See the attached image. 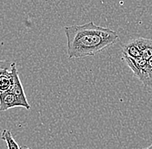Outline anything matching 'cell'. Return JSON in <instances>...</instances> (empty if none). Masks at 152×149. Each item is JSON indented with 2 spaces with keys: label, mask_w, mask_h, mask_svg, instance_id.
<instances>
[{
  "label": "cell",
  "mask_w": 152,
  "mask_h": 149,
  "mask_svg": "<svg viewBox=\"0 0 152 149\" xmlns=\"http://www.w3.org/2000/svg\"><path fill=\"white\" fill-rule=\"evenodd\" d=\"M122 54L130 56L132 58H140L141 57V51L139 47H137L135 39H132L129 41H127L122 48Z\"/></svg>",
  "instance_id": "8"
},
{
  "label": "cell",
  "mask_w": 152,
  "mask_h": 149,
  "mask_svg": "<svg viewBox=\"0 0 152 149\" xmlns=\"http://www.w3.org/2000/svg\"><path fill=\"white\" fill-rule=\"evenodd\" d=\"M64 32L69 59L94 56L116 44L119 39L116 31L98 26L92 21L81 25L66 26Z\"/></svg>",
  "instance_id": "1"
},
{
  "label": "cell",
  "mask_w": 152,
  "mask_h": 149,
  "mask_svg": "<svg viewBox=\"0 0 152 149\" xmlns=\"http://www.w3.org/2000/svg\"><path fill=\"white\" fill-rule=\"evenodd\" d=\"M13 62H10L9 60H0V73L4 71L10 70Z\"/></svg>",
  "instance_id": "10"
},
{
  "label": "cell",
  "mask_w": 152,
  "mask_h": 149,
  "mask_svg": "<svg viewBox=\"0 0 152 149\" xmlns=\"http://www.w3.org/2000/svg\"><path fill=\"white\" fill-rule=\"evenodd\" d=\"M135 41L141 51V57L145 60L152 57V40L146 38H136Z\"/></svg>",
  "instance_id": "5"
},
{
  "label": "cell",
  "mask_w": 152,
  "mask_h": 149,
  "mask_svg": "<svg viewBox=\"0 0 152 149\" xmlns=\"http://www.w3.org/2000/svg\"><path fill=\"white\" fill-rule=\"evenodd\" d=\"M17 107H23L28 110L30 109V105L23 102L16 94L10 91L0 94V111H6Z\"/></svg>",
  "instance_id": "2"
},
{
  "label": "cell",
  "mask_w": 152,
  "mask_h": 149,
  "mask_svg": "<svg viewBox=\"0 0 152 149\" xmlns=\"http://www.w3.org/2000/svg\"><path fill=\"white\" fill-rule=\"evenodd\" d=\"M122 60L132 69L134 75L137 78L141 76L142 70L144 69L146 63H147V60L142 59V57L135 59V58H132V57L126 55H124V54L122 55Z\"/></svg>",
  "instance_id": "4"
},
{
  "label": "cell",
  "mask_w": 152,
  "mask_h": 149,
  "mask_svg": "<svg viewBox=\"0 0 152 149\" xmlns=\"http://www.w3.org/2000/svg\"><path fill=\"white\" fill-rule=\"evenodd\" d=\"M138 79L147 88L152 91V57L147 60L146 65L142 70V74L138 78Z\"/></svg>",
  "instance_id": "6"
},
{
  "label": "cell",
  "mask_w": 152,
  "mask_h": 149,
  "mask_svg": "<svg viewBox=\"0 0 152 149\" xmlns=\"http://www.w3.org/2000/svg\"><path fill=\"white\" fill-rule=\"evenodd\" d=\"M143 149H152V144L151 145H150V146H148L147 148H145Z\"/></svg>",
  "instance_id": "11"
},
{
  "label": "cell",
  "mask_w": 152,
  "mask_h": 149,
  "mask_svg": "<svg viewBox=\"0 0 152 149\" xmlns=\"http://www.w3.org/2000/svg\"><path fill=\"white\" fill-rule=\"evenodd\" d=\"M1 138H2V140L6 142L8 149H21L18 142L14 140V138L11 134V132L10 130H7V129L3 130L2 134H1Z\"/></svg>",
  "instance_id": "9"
},
{
  "label": "cell",
  "mask_w": 152,
  "mask_h": 149,
  "mask_svg": "<svg viewBox=\"0 0 152 149\" xmlns=\"http://www.w3.org/2000/svg\"><path fill=\"white\" fill-rule=\"evenodd\" d=\"M11 73H12V75H13V82H12L11 87L10 89V92H13L14 94H16L23 102H25L28 105H29L28 100H27V97H26V95L24 93V90H23L22 82H21L20 78H19L18 72V69H17V64H16V62H13L12 63V65H11Z\"/></svg>",
  "instance_id": "3"
},
{
  "label": "cell",
  "mask_w": 152,
  "mask_h": 149,
  "mask_svg": "<svg viewBox=\"0 0 152 149\" xmlns=\"http://www.w3.org/2000/svg\"><path fill=\"white\" fill-rule=\"evenodd\" d=\"M13 82V75L10 70L4 71L0 73V94L10 91Z\"/></svg>",
  "instance_id": "7"
}]
</instances>
